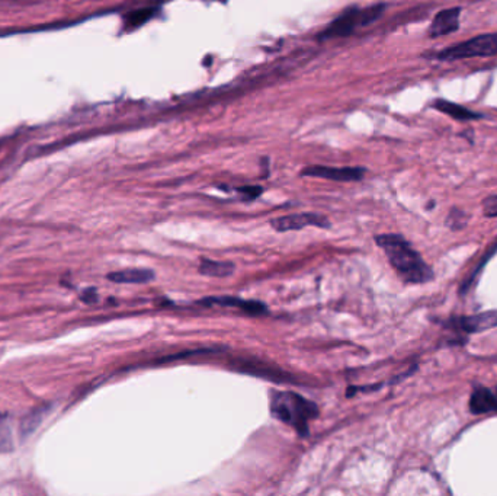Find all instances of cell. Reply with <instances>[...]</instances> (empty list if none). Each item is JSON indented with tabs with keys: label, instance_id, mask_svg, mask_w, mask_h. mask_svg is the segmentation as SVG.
Masks as SVG:
<instances>
[{
	"label": "cell",
	"instance_id": "8fae6325",
	"mask_svg": "<svg viewBox=\"0 0 497 496\" xmlns=\"http://www.w3.org/2000/svg\"><path fill=\"white\" fill-rule=\"evenodd\" d=\"M235 370H239L242 373H247V374H253V375H259L264 378H272L273 382H290L293 383V377L286 373H282L281 370L272 367L269 364L265 362H259V361H252V360H243L235 362Z\"/></svg>",
	"mask_w": 497,
	"mask_h": 496
},
{
	"label": "cell",
	"instance_id": "9a60e30c",
	"mask_svg": "<svg viewBox=\"0 0 497 496\" xmlns=\"http://www.w3.org/2000/svg\"><path fill=\"white\" fill-rule=\"evenodd\" d=\"M235 267L231 262H220V260H211L202 258L198 271L207 277H229L234 272Z\"/></svg>",
	"mask_w": 497,
	"mask_h": 496
},
{
	"label": "cell",
	"instance_id": "ffe728a7",
	"mask_svg": "<svg viewBox=\"0 0 497 496\" xmlns=\"http://www.w3.org/2000/svg\"><path fill=\"white\" fill-rule=\"evenodd\" d=\"M82 300L85 303H96L98 302V293L95 289H87L82 294Z\"/></svg>",
	"mask_w": 497,
	"mask_h": 496
},
{
	"label": "cell",
	"instance_id": "3957f363",
	"mask_svg": "<svg viewBox=\"0 0 497 496\" xmlns=\"http://www.w3.org/2000/svg\"><path fill=\"white\" fill-rule=\"evenodd\" d=\"M385 5L377 3L368 8H349L335 18L327 27L317 35V40H332V38L348 37L359 27H366L383 17Z\"/></svg>",
	"mask_w": 497,
	"mask_h": 496
},
{
	"label": "cell",
	"instance_id": "7c38bea8",
	"mask_svg": "<svg viewBox=\"0 0 497 496\" xmlns=\"http://www.w3.org/2000/svg\"><path fill=\"white\" fill-rule=\"evenodd\" d=\"M154 272L147 268H128L109 272L107 278L118 284H146L154 280Z\"/></svg>",
	"mask_w": 497,
	"mask_h": 496
},
{
	"label": "cell",
	"instance_id": "2e32d148",
	"mask_svg": "<svg viewBox=\"0 0 497 496\" xmlns=\"http://www.w3.org/2000/svg\"><path fill=\"white\" fill-rule=\"evenodd\" d=\"M157 14L156 8H141L137 10L129 12L124 18V25L128 30H134L149 22Z\"/></svg>",
	"mask_w": 497,
	"mask_h": 496
},
{
	"label": "cell",
	"instance_id": "277c9868",
	"mask_svg": "<svg viewBox=\"0 0 497 496\" xmlns=\"http://www.w3.org/2000/svg\"><path fill=\"white\" fill-rule=\"evenodd\" d=\"M497 54V32L483 34L464 43L448 47L436 54L441 61H456L473 57H493Z\"/></svg>",
	"mask_w": 497,
	"mask_h": 496
},
{
	"label": "cell",
	"instance_id": "4fadbf2b",
	"mask_svg": "<svg viewBox=\"0 0 497 496\" xmlns=\"http://www.w3.org/2000/svg\"><path fill=\"white\" fill-rule=\"evenodd\" d=\"M432 108L451 116V118H454L456 121H474V120L481 118L480 114L471 111L465 107L458 105V103L447 101V99H436L434 103H432Z\"/></svg>",
	"mask_w": 497,
	"mask_h": 496
},
{
	"label": "cell",
	"instance_id": "e0dca14e",
	"mask_svg": "<svg viewBox=\"0 0 497 496\" xmlns=\"http://www.w3.org/2000/svg\"><path fill=\"white\" fill-rule=\"evenodd\" d=\"M12 431L8 416H0V453L12 451Z\"/></svg>",
	"mask_w": 497,
	"mask_h": 496
},
{
	"label": "cell",
	"instance_id": "9c48e42d",
	"mask_svg": "<svg viewBox=\"0 0 497 496\" xmlns=\"http://www.w3.org/2000/svg\"><path fill=\"white\" fill-rule=\"evenodd\" d=\"M460 17H461V8H450L441 10L439 14L432 21L429 28V35L432 38L445 37L460 30Z\"/></svg>",
	"mask_w": 497,
	"mask_h": 496
},
{
	"label": "cell",
	"instance_id": "d6986e66",
	"mask_svg": "<svg viewBox=\"0 0 497 496\" xmlns=\"http://www.w3.org/2000/svg\"><path fill=\"white\" fill-rule=\"evenodd\" d=\"M237 191L242 195H244L246 200H255L262 192H264V188L262 187H240V188H237Z\"/></svg>",
	"mask_w": 497,
	"mask_h": 496
},
{
	"label": "cell",
	"instance_id": "6da1fadb",
	"mask_svg": "<svg viewBox=\"0 0 497 496\" xmlns=\"http://www.w3.org/2000/svg\"><path fill=\"white\" fill-rule=\"evenodd\" d=\"M375 243L385 252L391 267L409 284H425L434 278V271L412 245L400 234H379Z\"/></svg>",
	"mask_w": 497,
	"mask_h": 496
},
{
	"label": "cell",
	"instance_id": "7a4b0ae2",
	"mask_svg": "<svg viewBox=\"0 0 497 496\" xmlns=\"http://www.w3.org/2000/svg\"><path fill=\"white\" fill-rule=\"evenodd\" d=\"M271 413L278 421L293 426L298 435L307 437L310 434L308 422L319 416L316 403L303 397L295 391H271Z\"/></svg>",
	"mask_w": 497,
	"mask_h": 496
},
{
	"label": "cell",
	"instance_id": "52a82bcc",
	"mask_svg": "<svg viewBox=\"0 0 497 496\" xmlns=\"http://www.w3.org/2000/svg\"><path fill=\"white\" fill-rule=\"evenodd\" d=\"M303 176L323 178L337 182H353L361 180L365 175L363 167H333V166H308L301 172Z\"/></svg>",
	"mask_w": 497,
	"mask_h": 496
},
{
	"label": "cell",
	"instance_id": "ac0fdd59",
	"mask_svg": "<svg viewBox=\"0 0 497 496\" xmlns=\"http://www.w3.org/2000/svg\"><path fill=\"white\" fill-rule=\"evenodd\" d=\"M483 213L486 217H497V195H491L483 201Z\"/></svg>",
	"mask_w": 497,
	"mask_h": 496
},
{
	"label": "cell",
	"instance_id": "5b68a950",
	"mask_svg": "<svg viewBox=\"0 0 497 496\" xmlns=\"http://www.w3.org/2000/svg\"><path fill=\"white\" fill-rule=\"evenodd\" d=\"M443 326L464 333H478L483 331L493 329L497 326V310L483 311L471 316L451 318L450 320L443 322Z\"/></svg>",
	"mask_w": 497,
	"mask_h": 496
},
{
	"label": "cell",
	"instance_id": "5bb4252c",
	"mask_svg": "<svg viewBox=\"0 0 497 496\" xmlns=\"http://www.w3.org/2000/svg\"><path fill=\"white\" fill-rule=\"evenodd\" d=\"M48 409H50L48 406L43 404V406H38V408L32 409L28 415H25V417L21 422V438L22 440H28L35 433L39 424L43 422Z\"/></svg>",
	"mask_w": 497,
	"mask_h": 496
},
{
	"label": "cell",
	"instance_id": "30bf717a",
	"mask_svg": "<svg viewBox=\"0 0 497 496\" xmlns=\"http://www.w3.org/2000/svg\"><path fill=\"white\" fill-rule=\"evenodd\" d=\"M497 411V387L476 386L469 397V412L483 415Z\"/></svg>",
	"mask_w": 497,
	"mask_h": 496
},
{
	"label": "cell",
	"instance_id": "8992f818",
	"mask_svg": "<svg viewBox=\"0 0 497 496\" xmlns=\"http://www.w3.org/2000/svg\"><path fill=\"white\" fill-rule=\"evenodd\" d=\"M271 226L277 231L301 230L306 226H316L321 229L330 227V221L317 213H299L291 216H282L271 220Z\"/></svg>",
	"mask_w": 497,
	"mask_h": 496
},
{
	"label": "cell",
	"instance_id": "ba28073f",
	"mask_svg": "<svg viewBox=\"0 0 497 496\" xmlns=\"http://www.w3.org/2000/svg\"><path fill=\"white\" fill-rule=\"evenodd\" d=\"M198 304L202 306H221V307H239L242 311L247 313V315L252 316H260L268 313V309L264 303L255 302V300H243L239 297H231V296H217V297H207L202 298Z\"/></svg>",
	"mask_w": 497,
	"mask_h": 496
}]
</instances>
